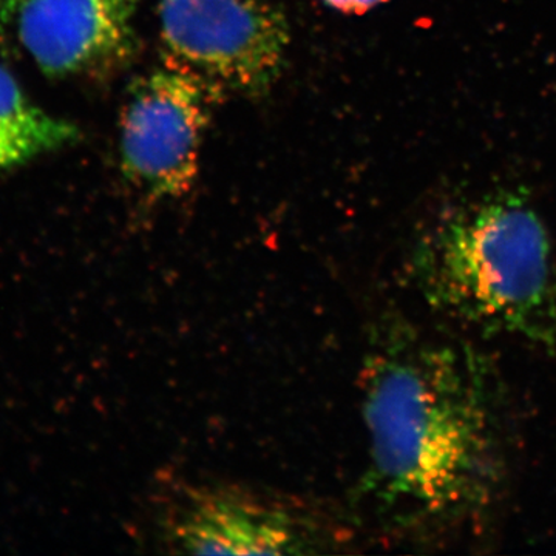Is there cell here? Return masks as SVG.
Segmentation results:
<instances>
[{
    "label": "cell",
    "instance_id": "cell-5",
    "mask_svg": "<svg viewBox=\"0 0 556 556\" xmlns=\"http://www.w3.org/2000/svg\"><path fill=\"white\" fill-rule=\"evenodd\" d=\"M164 535L175 552L193 555H306L324 544L305 515L236 486L186 490Z\"/></svg>",
    "mask_w": 556,
    "mask_h": 556
},
{
    "label": "cell",
    "instance_id": "cell-1",
    "mask_svg": "<svg viewBox=\"0 0 556 556\" xmlns=\"http://www.w3.org/2000/svg\"><path fill=\"white\" fill-rule=\"evenodd\" d=\"M361 383L365 485L383 507L445 526L481 517L495 504L503 447L477 354L396 324L372 340Z\"/></svg>",
    "mask_w": 556,
    "mask_h": 556
},
{
    "label": "cell",
    "instance_id": "cell-7",
    "mask_svg": "<svg viewBox=\"0 0 556 556\" xmlns=\"http://www.w3.org/2000/svg\"><path fill=\"white\" fill-rule=\"evenodd\" d=\"M78 138L75 124L36 104L0 65V175L67 148Z\"/></svg>",
    "mask_w": 556,
    "mask_h": 556
},
{
    "label": "cell",
    "instance_id": "cell-4",
    "mask_svg": "<svg viewBox=\"0 0 556 556\" xmlns=\"http://www.w3.org/2000/svg\"><path fill=\"white\" fill-rule=\"evenodd\" d=\"M214 97L178 70L135 84L119 124L124 177L149 200L181 199L195 185Z\"/></svg>",
    "mask_w": 556,
    "mask_h": 556
},
{
    "label": "cell",
    "instance_id": "cell-9",
    "mask_svg": "<svg viewBox=\"0 0 556 556\" xmlns=\"http://www.w3.org/2000/svg\"><path fill=\"white\" fill-rule=\"evenodd\" d=\"M17 3H20V0H0V17H3V20L13 17Z\"/></svg>",
    "mask_w": 556,
    "mask_h": 556
},
{
    "label": "cell",
    "instance_id": "cell-8",
    "mask_svg": "<svg viewBox=\"0 0 556 556\" xmlns=\"http://www.w3.org/2000/svg\"><path fill=\"white\" fill-rule=\"evenodd\" d=\"M331 9L345 14H364L367 11L382 5L388 0H324Z\"/></svg>",
    "mask_w": 556,
    "mask_h": 556
},
{
    "label": "cell",
    "instance_id": "cell-6",
    "mask_svg": "<svg viewBox=\"0 0 556 556\" xmlns=\"http://www.w3.org/2000/svg\"><path fill=\"white\" fill-rule=\"evenodd\" d=\"M139 0H20L13 17L31 60L54 78L102 75L130 56Z\"/></svg>",
    "mask_w": 556,
    "mask_h": 556
},
{
    "label": "cell",
    "instance_id": "cell-2",
    "mask_svg": "<svg viewBox=\"0 0 556 556\" xmlns=\"http://www.w3.org/2000/svg\"><path fill=\"white\" fill-rule=\"evenodd\" d=\"M412 270L431 308L556 353L555 258L543 219L521 197L450 215L419 244Z\"/></svg>",
    "mask_w": 556,
    "mask_h": 556
},
{
    "label": "cell",
    "instance_id": "cell-3",
    "mask_svg": "<svg viewBox=\"0 0 556 556\" xmlns=\"http://www.w3.org/2000/svg\"><path fill=\"white\" fill-rule=\"evenodd\" d=\"M164 65L215 101L268 90L283 70L289 25L277 0H159Z\"/></svg>",
    "mask_w": 556,
    "mask_h": 556
}]
</instances>
